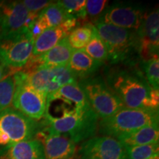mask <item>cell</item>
Wrapping results in <instances>:
<instances>
[{"label": "cell", "mask_w": 159, "mask_h": 159, "mask_svg": "<svg viewBox=\"0 0 159 159\" xmlns=\"http://www.w3.org/2000/svg\"><path fill=\"white\" fill-rule=\"evenodd\" d=\"M34 19L21 1H0V39L19 33Z\"/></svg>", "instance_id": "8fae6325"}, {"label": "cell", "mask_w": 159, "mask_h": 159, "mask_svg": "<svg viewBox=\"0 0 159 159\" xmlns=\"http://www.w3.org/2000/svg\"><path fill=\"white\" fill-rule=\"evenodd\" d=\"M94 30V25L91 24L75 27L67 36V40L71 48L73 49H84L92 37Z\"/></svg>", "instance_id": "44dd1931"}, {"label": "cell", "mask_w": 159, "mask_h": 159, "mask_svg": "<svg viewBox=\"0 0 159 159\" xmlns=\"http://www.w3.org/2000/svg\"><path fill=\"white\" fill-rule=\"evenodd\" d=\"M77 84L99 119L107 118L125 108L102 76L94 75L80 80H77Z\"/></svg>", "instance_id": "8992f818"}, {"label": "cell", "mask_w": 159, "mask_h": 159, "mask_svg": "<svg viewBox=\"0 0 159 159\" xmlns=\"http://www.w3.org/2000/svg\"><path fill=\"white\" fill-rule=\"evenodd\" d=\"M108 2L105 0H88L86 1V13L91 19L97 21L99 16L108 6Z\"/></svg>", "instance_id": "4316f807"}, {"label": "cell", "mask_w": 159, "mask_h": 159, "mask_svg": "<svg viewBox=\"0 0 159 159\" xmlns=\"http://www.w3.org/2000/svg\"><path fill=\"white\" fill-rule=\"evenodd\" d=\"M74 49L69 45L67 37L60 41L47 52L37 57H31L25 69L39 66L56 67L67 66Z\"/></svg>", "instance_id": "2e32d148"}, {"label": "cell", "mask_w": 159, "mask_h": 159, "mask_svg": "<svg viewBox=\"0 0 159 159\" xmlns=\"http://www.w3.org/2000/svg\"><path fill=\"white\" fill-rule=\"evenodd\" d=\"M62 116L55 117L46 113L42 130L63 135L75 144L94 136L99 117L91 106L63 108Z\"/></svg>", "instance_id": "7a4b0ae2"}, {"label": "cell", "mask_w": 159, "mask_h": 159, "mask_svg": "<svg viewBox=\"0 0 159 159\" xmlns=\"http://www.w3.org/2000/svg\"><path fill=\"white\" fill-rule=\"evenodd\" d=\"M103 78L125 108L158 110L159 90L149 85L137 64L108 67Z\"/></svg>", "instance_id": "6da1fadb"}, {"label": "cell", "mask_w": 159, "mask_h": 159, "mask_svg": "<svg viewBox=\"0 0 159 159\" xmlns=\"http://www.w3.org/2000/svg\"><path fill=\"white\" fill-rule=\"evenodd\" d=\"M34 37L28 27L11 36L0 39V63L17 72L33 55Z\"/></svg>", "instance_id": "ba28073f"}, {"label": "cell", "mask_w": 159, "mask_h": 159, "mask_svg": "<svg viewBox=\"0 0 159 159\" xmlns=\"http://www.w3.org/2000/svg\"><path fill=\"white\" fill-rule=\"evenodd\" d=\"M16 87L13 94V108L33 120L39 122L47 112V97L26 83L19 71L13 75Z\"/></svg>", "instance_id": "9c48e42d"}, {"label": "cell", "mask_w": 159, "mask_h": 159, "mask_svg": "<svg viewBox=\"0 0 159 159\" xmlns=\"http://www.w3.org/2000/svg\"><path fill=\"white\" fill-rule=\"evenodd\" d=\"M15 71L11 70V69L6 68L5 66H4L3 65H2L1 63H0V82L1 81H2L4 79H5L6 77L10 76V74H15Z\"/></svg>", "instance_id": "f1b7e54d"}, {"label": "cell", "mask_w": 159, "mask_h": 159, "mask_svg": "<svg viewBox=\"0 0 159 159\" xmlns=\"http://www.w3.org/2000/svg\"><path fill=\"white\" fill-rule=\"evenodd\" d=\"M140 61L158 55L159 13L155 9L145 15L138 30L136 31Z\"/></svg>", "instance_id": "4fadbf2b"}, {"label": "cell", "mask_w": 159, "mask_h": 159, "mask_svg": "<svg viewBox=\"0 0 159 159\" xmlns=\"http://www.w3.org/2000/svg\"><path fill=\"white\" fill-rule=\"evenodd\" d=\"M159 110L124 108L98 122L101 136L116 139L148 125L159 124Z\"/></svg>", "instance_id": "277c9868"}, {"label": "cell", "mask_w": 159, "mask_h": 159, "mask_svg": "<svg viewBox=\"0 0 159 159\" xmlns=\"http://www.w3.org/2000/svg\"><path fill=\"white\" fill-rule=\"evenodd\" d=\"M94 27L106 47L110 64L136 65L140 62L136 31L103 23H95Z\"/></svg>", "instance_id": "3957f363"}, {"label": "cell", "mask_w": 159, "mask_h": 159, "mask_svg": "<svg viewBox=\"0 0 159 159\" xmlns=\"http://www.w3.org/2000/svg\"><path fill=\"white\" fill-rule=\"evenodd\" d=\"M13 75L7 77L0 82V112L12 105L16 87Z\"/></svg>", "instance_id": "d4e9b609"}, {"label": "cell", "mask_w": 159, "mask_h": 159, "mask_svg": "<svg viewBox=\"0 0 159 159\" xmlns=\"http://www.w3.org/2000/svg\"><path fill=\"white\" fill-rule=\"evenodd\" d=\"M57 2L66 13L77 20L83 19L87 16L85 0H61Z\"/></svg>", "instance_id": "484cf974"}, {"label": "cell", "mask_w": 159, "mask_h": 159, "mask_svg": "<svg viewBox=\"0 0 159 159\" xmlns=\"http://www.w3.org/2000/svg\"><path fill=\"white\" fill-rule=\"evenodd\" d=\"M21 78L35 90L48 97L64 85L77 83L67 66L56 67L39 66L19 71Z\"/></svg>", "instance_id": "52a82bcc"}, {"label": "cell", "mask_w": 159, "mask_h": 159, "mask_svg": "<svg viewBox=\"0 0 159 159\" xmlns=\"http://www.w3.org/2000/svg\"><path fill=\"white\" fill-rule=\"evenodd\" d=\"M145 16L140 5L127 2H117L108 5L95 23H103L130 30L137 31Z\"/></svg>", "instance_id": "30bf717a"}, {"label": "cell", "mask_w": 159, "mask_h": 159, "mask_svg": "<svg viewBox=\"0 0 159 159\" xmlns=\"http://www.w3.org/2000/svg\"><path fill=\"white\" fill-rule=\"evenodd\" d=\"M56 99H62L65 103H73L75 107L90 106L82 89L76 83L64 85L58 91L47 97V111L50 103Z\"/></svg>", "instance_id": "ffe728a7"}, {"label": "cell", "mask_w": 159, "mask_h": 159, "mask_svg": "<svg viewBox=\"0 0 159 159\" xmlns=\"http://www.w3.org/2000/svg\"><path fill=\"white\" fill-rule=\"evenodd\" d=\"M77 19L71 16L62 25L43 31L34 40L32 57L39 56L51 49L60 41L68 36L69 33L77 27Z\"/></svg>", "instance_id": "9a60e30c"}, {"label": "cell", "mask_w": 159, "mask_h": 159, "mask_svg": "<svg viewBox=\"0 0 159 159\" xmlns=\"http://www.w3.org/2000/svg\"><path fill=\"white\" fill-rule=\"evenodd\" d=\"M39 136L43 143L46 159H75L77 145L67 136L42 130Z\"/></svg>", "instance_id": "5bb4252c"}, {"label": "cell", "mask_w": 159, "mask_h": 159, "mask_svg": "<svg viewBox=\"0 0 159 159\" xmlns=\"http://www.w3.org/2000/svg\"><path fill=\"white\" fill-rule=\"evenodd\" d=\"M79 159H126L125 148L116 139L93 136L81 144Z\"/></svg>", "instance_id": "7c38bea8"}, {"label": "cell", "mask_w": 159, "mask_h": 159, "mask_svg": "<svg viewBox=\"0 0 159 159\" xmlns=\"http://www.w3.org/2000/svg\"><path fill=\"white\" fill-rule=\"evenodd\" d=\"M126 159H159V145L148 144L125 148Z\"/></svg>", "instance_id": "cb8c5ba5"}, {"label": "cell", "mask_w": 159, "mask_h": 159, "mask_svg": "<svg viewBox=\"0 0 159 159\" xmlns=\"http://www.w3.org/2000/svg\"><path fill=\"white\" fill-rule=\"evenodd\" d=\"M140 69L149 85L155 90H159L158 55L145 61H140Z\"/></svg>", "instance_id": "603a6c76"}, {"label": "cell", "mask_w": 159, "mask_h": 159, "mask_svg": "<svg viewBox=\"0 0 159 159\" xmlns=\"http://www.w3.org/2000/svg\"><path fill=\"white\" fill-rule=\"evenodd\" d=\"M43 122L33 120L12 107L0 112V148L35 138Z\"/></svg>", "instance_id": "5b68a950"}, {"label": "cell", "mask_w": 159, "mask_h": 159, "mask_svg": "<svg viewBox=\"0 0 159 159\" xmlns=\"http://www.w3.org/2000/svg\"><path fill=\"white\" fill-rule=\"evenodd\" d=\"M85 51L89 56L101 63H104L108 61V52L102 40L99 37L94 27L92 37L88 44L84 48Z\"/></svg>", "instance_id": "7402d4cb"}, {"label": "cell", "mask_w": 159, "mask_h": 159, "mask_svg": "<svg viewBox=\"0 0 159 159\" xmlns=\"http://www.w3.org/2000/svg\"><path fill=\"white\" fill-rule=\"evenodd\" d=\"M21 2L33 19H35L45 7L52 2L51 1L43 0H24Z\"/></svg>", "instance_id": "83f0119b"}, {"label": "cell", "mask_w": 159, "mask_h": 159, "mask_svg": "<svg viewBox=\"0 0 159 159\" xmlns=\"http://www.w3.org/2000/svg\"><path fill=\"white\" fill-rule=\"evenodd\" d=\"M104 65L87 54L84 49H74L67 65L77 80L92 77Z\"/></svg>", "instance_id": "ac0fdd59"}, {"label": "cell", "mask_w": 159, "mask_h": 159, "mask_svg": "<svg viewBox=\"0 0 159 159\" xmlns=\"http://www.w3.org/2000/svg\"><path fill=\"white\" fill-rule=\"evenodd\" d=\"M0 159H46L43 143L34 138L0 148Z\"/></svg>", "instance_id": "e0dca14e"}, {"label": "cell", "mask_w": 159, "mask_h": 159, "mask_svg": "<svg viewBox=\"0 0 159 159\" xmlns=\"http://www.w3.org/2000/svg\"><path fill=\"white\" fill-rule=\"evenodd\" d=\"M116 139L125 148L158 144V125H148L129 134L122 135Z\"/></svg>", "instance_id": "d6986e66"}]
</instances>
